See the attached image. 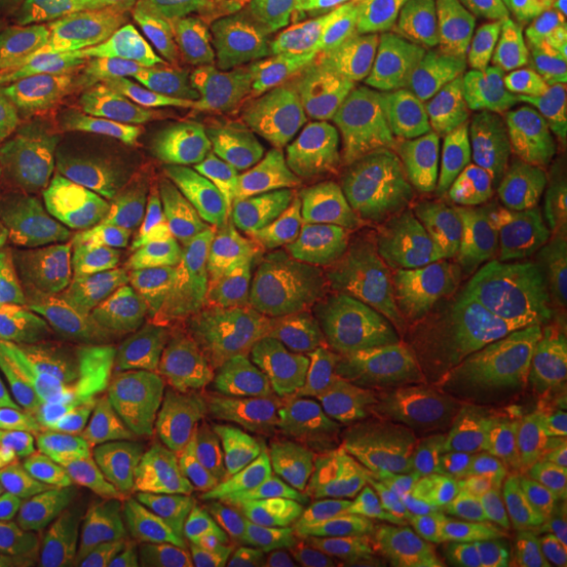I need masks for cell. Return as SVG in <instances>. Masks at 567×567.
Returning a JSON list of instances; mask_svg holds the SVG:
<instances>
[{
	"instance_id": "1",
	"label": "cell",
	"mask_w": 567,
	"mask_h": 567,
	"mask_svg": "<svg viewBox=\"0 0 567 567\" xmlns=\"http://www.w3.org/2000/svg\"><path fill=\"white\" fill-rule=\"evenodd\" d=\"M181 406L136 365H89L0 435L3 524L63 567H136L167 495Z\"/></svg>"
},
{
	"instance_id": "2",
	"label": "cell",
	"mask_w": 567,
	"mask_h": 567,
	"mask_svg": "<svg viewBox=\"0 0 567 567\" xmlns=\"http://www.w3.org/2000/svg\"><path fill=\"white\" fill-rule=\"evenodd\" d=\"M391 35L338 25L205 41L142 70L148 111L107 162H183L293 136L382 70Z\"/></svg>"
},
{
	"instance_id": "3",
	"label": "cell",
	"mask_w": 567,
	"mask_h": 567,
	"mask_svg": "<svg viewBox=\"0 0 567 567\" xmlns=\"http://www.w3.org/2000/svg\"><path fill=\"white\" fill-rule=\"evenodd\" d=\"M7 275L63 344H107L162 322L230 265L224 215L117 221L7 259Z\"/></svg>"
},
{
	"instance_id": "4",
	"label": "cell",
	"mask_w": 567,
	"mask_h": 567,
	"mask_svg": "<svg viewBox=\"0 0 567 567\" xmlns=\"http://www.w3.org/2000/svg\"><path fill=\"white\" fill-rule=\"evenodd\" d=\"M237 312L246 334L265 344L388 375H425L480 347V338L425 322L306 246L256 268Z\"/></svg>"
},
{
	"instance_id": "5",
	"label": "cell",
	"mask_w": 567,
	"mask_h": 567,
	"mask_svg": "<svg viewBox=\"0 0 567 567\" xmlns=\"http://www.w3.org/2000/svg\"><path fill=\"white\" fill-rule=\"evenodd\" d=\"M167 505L183 527L265 567H365L382 548L375 511L316 476L177 461Z\"/></svg>"
},
{
	"instance_id": "6",
	"label": "cell",
	"mask_w": 567,
	"mask_h": 567,
	"mask_svg": "<svg viewBox=\"0 0 567 567\" xmlns=\"http://www.w3.org/2000/svg\"><path fill=\"white\" fill-rule=\"evenodd\" d=\"M240 174L268 177L287 171H334L401 183L432 203L498 196L502 186L466 162L435 114L398 73L379 70L347 92L322 121L293 136L227 152Z\"/></svg>"
},
{
	"instance_id": "7",
	"label": "cell",
	"mask_w": 567,
	"mask_h": 567,
	"mask_svg": "<svg viewBox=\"0 0 567 567\" xmlns=\"http://www.w3.org/2000/svg\"><path fill=\"white\" fill-rule=\"evenodd\" d=\"M262 177L234 171L224 155L183 162H102L39 189L0 212V262L117 221H186L230 215Z\"/></svg>"
},
{
	"instance_id": "8",
	"label": "cell",
	"mask_w": 567,
	"mask_h": 567,
	"mask_svg": "<svg viewBox=\"0 0 567 567\" xmlns=\"http://www.w3.org/2000/svg\"><path fill=\"white\" fill-rule=\"evenodd\" d=\"M183 385L203 394H246L319 406L391 439L410 435L416 410L432 394L423 375H388L284 350L224 324L186 334L177 357Z\"/></svg>"
},
{
	"instance_id": "9",
	"label": "cell",
	"mask_w": 567,
	"mask_h": 567,
	"mask_svg": "<svg viewBox=\"0 0 567 567\" xmlns=\"http://www.w3.org/2000/svg\"><path fill=\"white\" fill-rule=\"evenodd\" d=\"M145 111L136 70L10 82L0 92V208L107 158L140 133Z\"/></svg>"
},
{
	"instance_id": "10",
	"label": "cell",
	"mask_w": 567,
	"mask_h": 567,
	"mask_svg": "<svg viewBox=\"0 0 567 567\" xmlns=\"http://www.w3.org/2000/svg\"><path fill=\"white\" fill-rule=\"evenodd\" d=\"M259 29H281L275 0H73L39 51L54 76H85L152 66Z\"/></svg>"
},
{
	"instance_id": "11",
	"label": "cell",
	"mask_w": 567,
	"mask_h": 567,
	"mask_svg": "<svg viewBox=\"0 0 567 567\" xmlns=\"http://www.w3.org/2000/svg\"><path fill=\"white\" fill-rule=\"evenodd\" d=\"M454 454L498 495H567V363L511 372L473 394L454 423Z\"/></svg>"
},
{
	"instance_id": "12",
	"label": "cell",
	"mask_w": 567,
	"mask_h": 567,
	"mask_svg": "<svg viewBox=\"0 0 567 567\" xmlns=\"http://www.w3.org/2000/svg\"><path fill=\"white\" fill-rule=\"evenodd\" d=\"M398 234L466 278L567 300V221L551 208L495 196L429 203Z\"/></svg>"
},
{
	"instance_id": "13",
	"label": "cell",
	"mask_w": 567,
	"mask_h": 567,
	"mask_svg": "<svg viewBox=\"0 0 567 567\" xmlns=\"http://www.w3.org/2000/svg\"><path fill=\"white\" fill-rule=\"evenodd\" d=\"M429 203L401 183L360 174H268L244 203V221L230 224V265L256 271L290 249L369 230H398Z\"/></svg>"
},
{
	"instance_id": "14",
	"label": "cell",
	"mask_w": 567,
	"mask_h": 567,
	"mask_svg": "<svg viewBox=\"0 0 567 567\" xmlns=\"http://www.w3.org/2000/svg\"><path fill=\"white\" fill-rule=\"evenodd\" d=\"M394 44L488 177L498 186L529 193L539 174V155L524 121L514 70L406 17L394 29Z\"/></svg>"
},
{
	"instance_id": "15",
	"label": "cell",
	"mask_w": 567,
	"mask_h": 567,
	"mask_svg": "<svg viewBox=\"0 0 567 567\" xmlns=\"http://www.w3.org/2000/svg\"><path fill=\"white\" fill-rule=\"evenodd\" d=\"M306 249L357 275L360 281L372 284L375 290H382L394 303H401L425 322L567 324V300L517 293L466 278L461 271L429 259L425 252L420 256L406 246L394 244L382 230L334 237Z\"/></svg>"
},
{
	"instance_id": "16",
	"label": "cell",
	"mask_w": 567,
	"mask_h": 567,
	"mask_svg": "<svg viewBox=\"0 0 567 567\" xmlns=\"http://www.w3.org/2000/svg\"><path fill=\"white\" fill-rule=\"evenodd\" d=\"M406 20L511 70L567 48V0H416Z\"/></svg>"
},
{
	"instance_id": "17",
	"label": "cell",
	"mask_w": 567,
	"mask_h": 567,
	"mask_svg": "<svg viewBox=\"0 0 567 567\" xmlns=\"http://www.w3.org/2000/svg\"><path fill=\"white\" fill-rule=\"evenodd\" d=\"M61 369L58 338L0 262V435L29 413Z\"/></svg>"
},
{
	"instance_id": "18",
	"label": "cell",
	"mask_w": 567,
	"mask_h": 567,
	"mask_svg": "<svg viewBox=\"0 0 567 567\" xmlns=\"http://www.w3.org/2000/svg\"><path fill=\"white\" fill-rule=\"evenodd\" d=\"M514 80L536 155L567 189V48L514 66Z\"/></svg>"
},
{
	"instance_id": "19",
	"label": "cell",
	"mask_w": 567,
	"mask_h": 567,
	"mask_svg": "<svg viewBox=\"0 0 567 567\" xmlns=\"http://www.w3.org/2000/svg\"><path fill=\"white\" fill-rule=\"evenodd\" d=\"M492 520L533 567H567V502L546 495H498Z\"/></svg>"
},
{
	"instance_id": "20",
	"label": "cell",
	"mask_w": 567,
	"mask_h": 567,
	"mask_svg": "<svg viewBox=\"0 0 567 567\" xmlns=\"http://www.w3.org/2000/svg\"><path fill=\"white\" fill-rule=\"evenodd\" d=\"M416 0H275L281 29L338 25L365 35H394Z\"/></svg>"
},
{
	"instance_id": "21",
	"label": "cell",
	"mask_w": 567,
	"mask_h": 567,
	"mask_svg": "<svg viewBox=\"0 0 567 567\" xmlns=\"http://www.w3.org/2000/svg\"><path fill=\"white\" fill-rule=\"evenodd\" d=\"M136 567H265L252 558H246L240 551L218 546L212 539H205L203 533L183 527L181 520H167L148 551L142 555V561Z\"/></svg>"
},
{
	"instance_id": "22",
	"label": "cell",
	"mask_w": 567,
	"mask_h": 567,
	"mask_svg": "<svg viewBox=\"0 0 567 567\" xmlns=\"http://www.w3.org/2000/svg\"><path fill=\"white\" fill-rule=\"evenodd\" d=\"M73 0H0V44L20 48L41 41Z\"/></svg>"
},
{
	"instance_id": "23",
	"label": "cell",
	"mask_w": 567,
	"mask_h": 567,
	"mask_svg": "<svg viewBox=\"0 0 567 567\" xmlns=\"http://www.w3.org/2000/svg\"><path fill=\"white\" fill-rule=\"evenodd\" d=\"M365 567H445V548L429 533H406L394 546L379 548Z\"/></svg>"
},
{
	"instance_id": "24",
	"label": "cell",
	"mask_w": 567,
	"mask_h": 567,
	"mask_svg": "<svg viewBox=\"0 0 567 567\" xmlns=\"http://www.w3.org/2000/svg\"><path fill=\"white\" fill-rule=\"evenodd\" d=\"M476 567H533L527 555L507 539L505 533H488L476 548Z\"/></svg>"
},
{
	"instance_id": "25",
	"label": "cell",
	"mask_w": 567,
	"mask_h": 567,
	"mask_svg": "<svg viewBox=\"0 0 567 567\" xmlns=\"http://www.w3.org/2000/svg\"><path fill=\"white\" fill-rule=\"evenodd\" d=\"M7 85H10V73H7V70H0V92H3Z\"/></svg>"
},
{
	"instance_id": "26",
	"label": "cell",
	"mask_w": 567,
	"mask_h": 567,
	"mask_svg": "<svg viewBox=\"0 0 567 567\" xmlns=\"http://www.w3.org/2000/svg\"><path fill=\"white\" fill-rule=\"evenodd\" d=\"M454 567H476V561H473V558H457Z\"/></svg>"
},
{
	"instance_id": "27",
	"label": "cell",
	"mask_w": 567,
	"mask_h": 567,
	"mask_svg": "<svg viewBox=\"0 0 567 567\" xmlns=\"http://www.w3.org/2000/svg\"><path fill=\"white\" fill-rule=\"evenodd\" d=\"M0 527H3V507H0Z\"/></svg>"
}]
</instances>
